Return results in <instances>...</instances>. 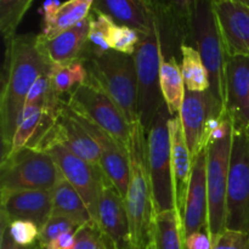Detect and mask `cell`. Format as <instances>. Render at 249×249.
Segmentation results:
<instances>
[{
	"label": "cell",
	"instance_id": "cell-8",
	"mask_svg": "<svg viewBox=\"0 0 249 249\" xmlns=\"http://www.w3.org/2000/svg\"><path fill=\"white\" fill-rule=\"evenodd\" d=\"M66 104L75 113L99 126L124 147H128L131 125L116 102L104 90L87 82L68 94Z\"/></svg>",
	"mask_w": 249,
	"mask_h": 249
},
{
	"label": "cell",
	"instance_id": "cell-43",
	"mask_svg": "<svg viewBox=\"0 0 249 249\" xmlns=\"http://www.w3.org/2000/svg\"><path fill=\"white\" fill-rule=\"evenodd\" d=\"M39 249H44V248H43V247H41V246H40V248H39Z\"/></svg>",
	"mask_w": 249,
	"mask_h": 249
},
{
	"label": "cell",
	"instance_id": "cell-19",
	"mask_svg": "<svg viewBox=\"0 0 249 249\" xmlns=\"http://www.w3.org/2000/svg\"><path fill=\"white\" fill-rule=\"evenodd\" d=\"M228 57H249V6L236 0L214 2Z\"/></svg>",
	"mask_w": 249,
	"mask_h": 249
},
{
	"label": "cell",
	"instance_id": "cell-31",
	"mask_svg": "<svg viewBox=\"0 0 249 249\" xmlns=\"http://www.w3.org/2000/svg\"><path fill=\"white\" fill-rule=\"evenodd\" d=\"M141 34L135 29L121 24H114L109 34V48L117 53L134 55L140 43Z\"/></svg>",
	"mask_w": 249,
	"mask_h": 249
},
{
	"label": "cell",
	"instance_id": "cell-34",
	"mask_svg": "<svg viewBox=\"0 0 249 249\" xmlns=\"http://www.w3.org/2000/svg\"><path fill=\"white\" fill-rule=\"evenodd\" d=\"M77 229L78 226L74 223H72L70 219L51 215L49 220L44 224L43 228L40 229L39 245L44 248L62 233L74 232V231H77Z\"/></svg>",
	"mask_w": 249,
	"mask_h": 249
},
{
	"label": "cell",
	"instance_id": "cell-1",
	"mask_svg": "<svg viewBox=\"0 0 249 249\" xmlns=\"http://www.w3.org/2000/svg\"><path fill=\"white\" fill-rule=\"evenodd\" d=\"M6 46L5 74L0 94L1 158L11 147L29 90L36 80L53 66L41 53L36 34L15 36Z\"/></svg>",
	"mask_w": 249,
	"mask_h": 249
},
{
	"label": "cell",
	"instance_id": "cell-23",
	"mask_svg": "<svg viewBox=\"0 0 249 249\" xmlns=\"http://www.w3.org/2000/svg\"><path fill=\"white\" fill-rule=\"evenodd\" d=\"M147 249H186L179 209L155 214Z\"/></svg>",
	"mask_w": 249,
	"mask_h": 249
},
{
	"label": "cell",
	"instance_id": "cell-40",
	"mask_svg": "<svg viewBox=\"0 0 249 249\" xmlns=\"http://www.w3.org/2000/svg\"><path fill=\"white\" fill-rule=\"evenodd\" d=\"M62 4L58 0H46L45 2L43 4V7H41L40 12L43 14V19L49 18L53 15V12L58 9V6Z\"/></svg>",
	"mask_w": 249,
	"mask_h": 249
},
{
	"label": "cell",
	"instance_id": "cell-32",
	"mask_svg": "<svg viewBox=\"0 0 249 249\" xmlns=\"http://www.w3.org/2000/svg\"><path fill=\"white\" fill-rule=\"evenodd\" d=\"M73 249H113L102 235L95 221L79 226L75 231V243Z\"/></svg>",
	"mask_w": 249,
	"mask_h": 249
},
{
	"label": "cell",
	"instance_id": "cell-13",
	"mask_svg": "<svg viewBox=\"0 0 249 249\" xmlns=\"http://www.w3.org/2000/svg\"><path fill=\"white\" fill-rule=\"evenodd\" d=\"M224 111V104L212 94L211 90L198 92L186 89L179 117L192 160L204 151L202 145L207 122Z\"/></svg>",
	"mask_w": 249,
	"mask_h": 249
},
{
	"label": "cell",
	"instance_id": "cell-37",
	"mask_svg": "<svg viewBox=\"0 0 249 249\" xmlns=\"http://www.w3.org/2000/svg\"><path fill=\"white\" fill-rule=\"evenodd\" d=\"M39 242L33 246H19L10 235L9 224L4 216H0V249H39Z\"/></svg>",
	"mask_w": 249,
	"mask_h": 249
},
{
	"label": "cell",
	"instance_id": "cell-33",
	"mask_svg": "<svg viewBox=\"0 0 249 249\" xmlns=\"http://www.w3.org/2000/svg\"><path fill=\"white\" fill-rule=\"evenodd\" d=\"M7 224H9L10 235H11L12 240L18 243L19 246H33L39 242L40 228L33 221L19 219V220L12 221L7 220Z\"/></svg>",
	"mask_w": 249,
	"mask_h": 249
},
{
	"label": "cell",
	"instance_id": "cell-29",
	"mask_svg": "<svg viewBox=\"0 0 249 249\" xmlns=\"http://www.w3.org/2000/svg\"><path fill=\"white\" fill-rule=\"evenodd\" d=\"M91 23H90L89 38L83 53H107L109 48V34L116 23L108 16L91 10ZM82 53V55H83Z\"/></svg>",
	"mask_w": 249,
	"mask_h": 249
},
{
	"label": "cell",
	"instance_id": "cell-30",
	"mask_svg": "<svg viewBox=\"0 0 249 249\" xmlns=\"http://www.w3.org/2000/svg\"><path fill=\"white\" fill-rule=\"evenodd\" d=\"M34 0H0V31L5 43L16 36L17 27Z\"/></svg>",
	"mask_w": 249,
	"mask_h": 249
},
{
	"label": "cell",
	"instance_id": "cell-3",
	"mask_svg": "<svg viewBox=\"0 0 249 249\" xmlns=\"http://www.w3.org/2000/svg\"><path fill=\"white\" fill-rule=\"evenodd\" d=\"M89 73L88 82L104 90L121 108L130 125L139 121L138 75L134 55L108 50L94 55L83 53Z\"/></svg>",
	"mask_w": 249,
	"mask_h": 249
},
{
	"label": "cell",
	"instance_id": "cell-22",
	"mask_svg": "<svg viewBox=\"0 0 249 249\" xmlns=\"http://www.w3.org/2000/svg\"><path fill=\"white\" fill-rule=\"evenodd\" d=\"M170 142H172V165L174 177L175 194H177L178 208L182 212L186 202L187 190L192 172V157L185 139L180 117H172L169 121Z\"/></svg>",
	"mask_w": 249,
	"mask_h": 249
},
{
	"label": "cell",
	"instance_id": "cell-35",
	"mask_svg": "<svg viewBox=\"0 0 249 249\" xmlns=\"http://www.w3.org/2000/svg\"><path fill=\"white\" fill-rule=\"evenodd\" d=\"M212 249H249V235L225 229L212 240Z\"/></svg>",
	"mask_w": 249,
	"mask_h": 249
},
{
	"label": "cell",
	"instance_id": "cell-39",
	"mask_svg": "<svg viewBox=\"0 0 249 249\" xmlns=\"http://www.w3.org/2000/svg\"><path fill=\"white\" fill-rule=\"evenodd\" d=\"M75 243V231L74 232H66L58 236L53 241H51L44 249H73Z\"/></svg>",
	"mask_w": 249,
	"mask_h": 249
},
{
	"label": "cell",
	"instance_id": "cell-12",
	"mask_svg": "<svg viewBox=\"0 0 249 249\" xmlns=\"http://www.w3.org/2000/svg\"><path fill=\"white\" fill-rule=\"evenodd\" d=\"M51 143L65 146L90 164H100L101 150L99 145L65 100H61L55 123L40 141L36 150L44 151Z\"/></svg>",
	"mask_w": 249,
	"mask_h": 249
},
{
	"label": "cell",
	"instance_id": "cell-26",
	"mask_svg": "<svg viewBox=\"0 0 249 249\" xmlns=\"http://www.w3.org/2000/svg\"><path fill=\"white\" fill-rule=\"evenodd\" d=\"M160 80L163 100L167 105L168 111L172 117H178L181 111L186 88L177 57L163 60L160 66Z\"/></svg>",
	"mask_w": 249,
	"mask_h": 249
},
{
	"label": "cell",
	"instance_id": "cell-25",
	"mask_svg": "<svg viewBox=\"0 0 249 249\" xmlns=\"http://www.w3.org/2000/svg\"><path fill=\"white\" fill-rule=\"evenodd\" d=\"M94 2L95 0H67L62 2L53 16L43 19V32L40 36L50 39L77 26L89 17Z\"/></svg>",
	"mask_w": 249,
	"mask_h": 249
},
{
	"label": "cell",
	"instance_id": "cell-27",
	"mask_svg": "<svg viewBox=\"0 0 249 249\" xmlns=\"http://www.w3.org/2000/svg\"><path fill=\"white\" fill-rule=\"evenodd\" d=\"M181 55L182 78L185 88L190 91H207L209 90V75L198 50L190 44L184 43L180 50Z\"/></svg>",
	"mask_w": 249,
	"mask_h": 249
},
{
	"label": "cell",
	"instance_id": "cell-16",
	"mask_svg": "<svg viewBox=\"0 0 249 249\" xmlns=\"http://www.w3.org/2000/svg\"><path fill=\"white\" fill-rule=\"evenodd\" d=\"M75 114L80 119L83 125L88 129L90 135L94 138V140L96 141L100 150H101L99 165L102 173L114 185V187L118 190L119 194L125 201L126 191H128L129 186V178H130V160H129L128 147H124L118 141L114 140L112 136L105 133L102 129L92 124L91 122L83 118L78 113Z\"/></svg>",
	"mask_w": 249,
	"mask_h": 249
},
{
	"label": "cell",
	"instance_id": "cell-11",
	"mask_svg": "<svg viewBox=\"0 0 249 249\" xmlns=\"http://www.w3.org/2000/svg\"><path fill=\"white\" fill-rule=\"evenodd\" d=\"M44 152L53 156L62 177L82 196L91 214L92 220L96 221L100 192L106 177L100 165L90 164L60 143H51Z\"/></svg>",
	"mask_w": 249,
	"mask_h": 249
},
{
	"label": "cell",
	"instance_id": "cell-28",
	"mask_svg": "<svg viewBox=\"0 0 249 249\" xmlns=\"http://www.w3.org/2000/svg\"><path fill=\"white\" fill-rule=\"evenodd\" d=\"M53 89L57 96L71 94L89 79V73L83 60H75L62 65H53L50 72Z\"/></svg>",
	"mask_w": 249,
	"mask_h": 249
},
{
	"label": "cell",
	"instance_id": "cell-21",
	"mask_svg": "<svg viewBox=\"0 0 249 249\" xmlns=\"http://www.w3.org/2000/svg\"><path fill=\"white\" fill-rule=\"evenodd\" d=\"M92 10L108 16L114 23L147 34L155 27L150 0H95Z\"/></svg>",
	"mask_w": 249,
	"mask_h": 249
},
{
	"label": "cell",
	"instance_id": "cell-42",
	"mask_svg": "<svg viewBox=\"0 0 249 249\" xmlns=\"http://www.w3.org/2000/svg\"><path fill=\"white\" fill-rule=\"evenodd\" d=\"M213 1L214 2H215V1H221V0H213Z\"/></svg>",
	"mask_w": 249,
	"mask_h": 249
},
{
	"label": "cell",
	"instance_id": "cell-2",
	"mask_svg": "<svg viewBox=\"0 0 249 249\" xmlns=\"http://www.w3.org/2000/svg\"><path fill=\"white\" fill-rule=\"evenodd\" d=\"M130 178L125 206L130 225L131 249H147L155 208L147 167V133L140 121L131 125L128 143Z\"/></svg>",
	"mask_w": 249,
	"mask_h": 249
},
{
	"label": "cell",
	"instance_id": "cell-10",
	"mask_svg": "<svg viewBox=\"0 0 249 249\" xmlns=\"http://www.w3.org/2000/svg\"><path fill=\"white\" fill-rule=\"evenodd\" d=\"M233 131L207 148V190H208V230L211 240L226 229L229 172Z\"/></svg>",
	"mask_w": 249,
	"mask_h": 249
},
{
	"label": "cell",
	"instance_id": "cell-20",
	"mask_svg": "<svg viewBox=\"0 0 249 249\" xmlns=\"http://www.w3.org/2000/svg\"><path fill=\"white\" fill-rule=\"evenodd\" d=\"M90 23L91 15L53 38L45 39L38 34L39 48L49 62L51 65H62L79 60L89 38Z\"/></svg>",
	"mask_w": 249,
	"mask_h": 249
},
{
	"label": "cell",
	"instance_id": "cell-6",
	"mask_svg": "<svg viewBox=\"0 0 249 249\" xmlns=\"http://www.w3.org/2000/svg\"><path fill=\"white\" fill-rule=\"evenodd\" d=\"M138 75V114L146 133L152 125L162 105L160 66L164 60L163 44L156 26L147 34H141L134 53Z\"/></svg>",
	"mask_w": 249,
	"mask_h": 249
},
{
	"label": "cell",
	"instance_id": "cell-41",
	"mask_svg": "<svg viewBox=\"0 0 249 249\" xmlns=\"http://www.w3.org/2000/svg\"><path fill=\"white\" fill-rule=\"evenodd\" d=\"M236 1H238V2H242V4H245V5H248V6H249V0H236Z\"/></svg>",
	"mask_w": 249,
	"mask_h": 249
},
{
	"label": "cell",
	"instance_id": "cell-14",
	"mask_svg": "<svg viewBox=\"0 0 249 249\" xmlns=\"http://www.w3.org/2000/svg\"><path fill=\"white\" fill-rule=\"evenodd\" d=\"M95 223L112 248L131 249L125 201L107 177L102 182Z\"/></svg>",
	"mask_w": 249,
	"mask_h": 249
},
{
	"label": "cell",
	"instance_id": "cell-24",
	"mask_svg": "<svg viewBox=\"0 0 249 249\" xmlns=\"http://www.w3.org/2000/svg\"><path fill=\"white\" fill-rule=\"evenodd\" d=\"M51 215L70 219L78 228L94 221L84 199L65 178H62L53 190Z\"/></svg>",
	"mask_w": 249,
	"mask_h": 249
},
{
	"label": "cell",
	"instance_id": "cell-38",
	"mask_svg": "<svg viewBox=\"0 0 249 249\" xmlns=\"http://www.w3.org/2000/svg\"><path fill=\"white\" fill-rule=\"evenodd\" d=\"M186 249H212V240L208 231L202 230L187 236L185 240Z\"/></svg>",
	"mask_w": 249,
	"mask_h": 249
},
{
	"label": "cell",
	"instance_id": "cell-18",
	"mask_svg": "<svg viewBox=\"0 0 249 249\" xmlns=\"http://www.w3.org/2000/svg\"><path fill=\"white\" fill-rule=\"evenodd\" d=\"M185 240L187 236L208 228V190H207V150L192 162L191 179L186 202L181 212ZM208 231V230H207Z\"/></svg>",
	"mask_w": 249,
	"mask_h": 249
},
{
	"label": "cell",
	"instance_id": "cell-9",
	"mask_svg": "<svg viewBox=\"0 0 249 249\" xmlns=\"http://www.w3.org/2000/svg\"><path fill=\"white\" fill-rule=\"evenodd\" d=\"M226 229L249 235V134L233 131L229 172Z\"/></svg>",
	"mask_w": 249,
	"mask_h": 249
},
{
	"label": "cell",
	"instance_id": "cell-7",
	"mask_svg": "<svg viewBox=\"0 0 249 249\" xmlns=\"http://www.w3.org/2000/svg\"><path fill=\"white\" fill-rule=\"evenodd\" d=\"M62 178L53 156L44 151L23 148L1 158L0 191H51Z\"/></svg>",
	"mask_w": 249,
	"mask_h": 249
},
{
	"label": "cell",
	"instance_id": "cell-17",
	"mask_svg": "<svg viewBox=\"0 0 249 249\" xmlns=\"http://www.w3.org/2000/svg\"><path fill=\"white\" fill-rule=\"evenodd\" d=\"M0 215L12 220H29L39 228L53 213V190L0 191Z\"/></svg>",
	"mask_w": 249,
	"mask_h": 249
},
{
	"label": "cell",
	"instance_id": "cell-4",
	"mask_svg": "<svg viewBox=\"0 0 249 249\" xmlns=\"http://www.w3.org/2000/svg\"><path fill=\"white\" fill-rule=\"evenodd\" d=\"M186 44L197 49L209 75V90L220 102L225 100L228 53L221 36L213 0H199L190 19Z\"/></svg>",
	"mask_w": 249,
	"mask_h": 249
},
{
	"label": "cell",
	"instance_id": "cell-36",
	"mask_svg": "<svg viewBox=\"0 0 249 249\" xmlns=\"http://www.w3.org/2000/svg\"><path fill=\"white\" fill-rule=\"evenodd\" d=\"M199 0H167L175 16L184 24L190 27V19L196 10Z\"/></svg>",
	"mask_w": 249,
	"mask_h": 249
},
{
	"label": "cell",
	"instance_id": "cell-15",
	"mask_svg": "<svg viewBox=\"0 0 249 249\" xmlns=\"http://www.w3.org/2000/svg\"><path fill=\"white\" fill-rule=\"evenodd\" d=\"M224 107L233 131L249 134V57H228Z\"/></svg>",
	"mask_w": 249,
	"mask_h": 249
},
{
	"label": "cell",
	"instance_id": "cell-5",
	"mask_svg": "<svg viewBox=\"0 0 249 249\" xmlns=\"http://www.w3.org/2000/svg\"><path fill=\"white\" fill-rule=\"evenodd\" d=\"M170 118L164 102L147 131V167L155 214L178 208L172 165Z\"/></svg>",
	"mask_w": 249,
	"mask_h": 249
}]
</instances>
